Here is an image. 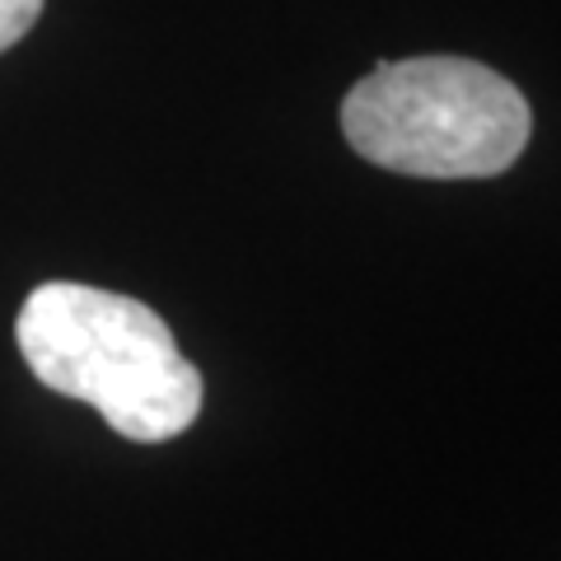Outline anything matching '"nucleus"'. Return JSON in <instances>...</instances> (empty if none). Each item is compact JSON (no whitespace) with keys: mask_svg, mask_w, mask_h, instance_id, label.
I'll use <instances>...</instances> for the list:
<instances>
[{"mask_svg":"<svg viewBox=\"0 0 561 561\" xmlns=\"http://www.w3.org/2000/svg\"><path fill=\"white\" fill-rule=\"evenodd\" d=\"M14 337L38 383L90 402L122 440L164 445L202 412L197 365L160 313L131 295L47 280L24 300Z\"/></svg>","mask_w":561,"mask_h":561,"instance_id":"nucleus-1","label":"nucleus"},{"mask_svg":"<svg viewBox=\"0 0 561 561\" xmlns=\"http://www.w3.org/2000/svg\"><path fill=\"white\" fill-rule=\"evenodd\" d=\"M529 131V99L468 57L379 61L342 103L346 146L408 179H496Z\"/></svg>","mask_w":561,"mask_h":561,"instance_id":"nucleus-2","label":"nucleus"},{"mask_svg":"<svg viewBox=\"0 0 561 561\" xmlns=\"http://www.w3.org/2000/svg\"><path fill=\"white\" fill-rule=\"evenodd\" d=\"M43 0H0V51H10L24 33L38 24Z\"/></svg>","mask_w":561,"mask_h":561,"instance_id":"nucleus-3","label":"nucleus"}]
</instances>
